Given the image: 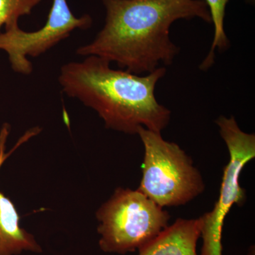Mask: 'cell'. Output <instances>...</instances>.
I'll return each mask as SVG.
<instances>
[{
    "label": "cell",
    "instance_id": "6da1fadb",
    "mask_svg": "<svg viewBox=\"0 0 255 255\" xmlns=\"http://www.w3.org/2000/svg\"><path fill=\"white\" fill-rule=\"evenodd\" d=\"M105 24L95 39L80 46L82 56L100 57L135 75L169 65L179 53L169 28L178 19L200 18L211 23L204 0H102Z\"/></svg>",
    "mask_w": 255,
    "mask_h": 255
},
{
    "label": "cell",
    "instance_id": "7a4b0ae2",
    "mask_svg": "<svg viewBox=\"0 0 255 255\" xmlns=\"http://www.w3.org/2000/svg\"><path fill=\"white\" fill-rule=\"evenodd\" d=\"M166 74L159 67L145 76L114 70L100 57H86L60 69L62 91L95 110L107 128L137 134L142 127L161 132L168 125L171 112L156 100L157 82Z\"/></svg>",
    "mask_w": 255,
    "mask_h": 255
},
{
    "label": "cell",
    "instance_id": "3957f363",
    "mask_svg": "<svg viewBox=\"0 0 255 255\" xmlns=\"http://www.w3.org/2000/svg\"><path fill=\"white\" fill-rule=\"evenodd\" d=\"M104 253L138 251L168 226L170 216L140 191L119 187L96 213Z\"/></svg>",
    "mask_w": 255,
    "mask_h": 255
},
{
    "label": "cell",
    "instance_id": "277c9868",
    "mask_svg": "<svg viewBox=\"0 0 255 255\" xmlns=\"http://www.w3.org/2000/svg\"><path fill=\"white\" fill-rule=\"evenodd\" d=\"M137 134L145 150L137 190L162 208L184 205L203 192L201 174L177 144L142 127Z\"/></svg>",
    "mask_w": 255,
    "mask_h": 255
},
{
    "label": "cell",
    "instance_id": "5b68a950",
    "mask_svg": "<svg viewBox=\"0 0 255 255\" xmlns=\"http://www.w3.org/2000/svg\"><path fill=\"white\" fill-rule=\"evenodd\" d=\"M216 122L227 145L230 160L223 171L219 200L212 211L200 217L203 239L200 255H222L225 219L235 204L241 206L246 201V191L239 184L240 174L246 164L255 157V134L243 131L233 117L221 116Z\"/></svg>",
    "mask_w": 255,
    "mask_h": 255
},
{
    "label": "cell",
    "instance_id": "8992f818",
    "mask_svg": "<svg viewBox=\"0 0 255 255\" xmlns=\"http://www.w3.org/2000/svg\"><path fill=\"white\" fill-rule=\"evenodd\" d=\"M92 24L90 15L76 17L67 0H53L48 19L40 29L23 31L18 23L5 27V31L0 33V50L7 53L15 73L28 75L33 71V65L28 56H40L68 38L74 30L88 29Z\"/></svg>",
    "mask_w": 255,
    "mask_h": 255
},
{
    "label": "cell",
    "instance_id": "52a82bcc",
    "mask_svg": "<svg viewBox=\"0 0 255 255\" xmlns=\"http://www.w3.org/2000/svg\"><path fill=\"white\" fill-rule=\"evenodd\" d=\"M9 130L8 124H4L0 130V171L9 155L33 135V132H30L14 149L6 152ZM23 252L41 253L43 249L34 236L21 227L19 214L14 203L0 191V255H19Z\"/></svg>",
    "mask_w": 255,
    "mask_h": 255
},
{
    "label": "cell",
    "instance_id": "ba28073f",
    "mask_svg": "<svg viewBox=\"0 0 255 255\" xmlns=\"http://www.w3.org/2000/svg\"><path fill=\"white\" fill-rule=\"evenodd\" d=\"M201 227V218L177 219L138 250V255H198L196 246Z\"/></svg>",
    "mask_w": 255,
    "mask_h": 255
},
{
    "label": "cell",
    "instance_id": "9c48e42d",
    "mask_svg": "<svg viewBox=\"0 0 255 255\" xmlns=\"http://www.w3.org/2000/svg\"><path fill=\"white\" fill-rule=\"evenodd\" d=\"M211 15V22L214 25V37L209 54L201 64V70H207L212 66L215 60V50L224 51L229 47V40L224 30V18L226 6L229 0H204Z\"/></svg>",
    "mask_w": 255,
    "mask_h": 255
},
{
    "label": "cell",
    "instance_id": "30bf717a",
    "mask_svg": "<svg viewBox=\"0 0 255 255\" xmlns=\"http://www.w3.org/2000/svg\"><path fill=\"white\" fill-rule=\"evenodd\" d=\"M41 0H0V28L18 23L20 17L31 14Z\"/></svg>",
    "mask_w": 255,
    "mask_h": 255
}]
</instances>
